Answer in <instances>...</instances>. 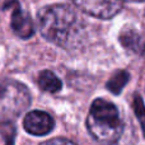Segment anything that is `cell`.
Segmentation results:
<instances>
[{"label": "cell", "mask_w": 145, "mask_h": 145, "mask_svg": "<svg viewBox=\"0 0 145 145\" xmlns=\"http://www.w3.org/2000/svg\"><path fill=\"white\" fill-rule=\"evenodd\" d=\"M37 83H38V87H40L43 92H48V93H56L63 87L61 80L50 70L41 71L40 75H38Z\"/></svg>", "instance_id": "ba28073f"}, {"label": "cell", "mask_w": 145, "mask_h": 145, "mask_svg": "<svg viewBox=\"0 0 145 145\" xmlns=\"http://www.w3.org/2000/svg\"><path fill=\"white\" fill-rule=\"evenodd\" d=\"M130 79V74L125 70H118L111 76V79L107 83V88L113 94H120Z\"/></svg>", "instance_id": "9c48e42d"}, {"label": "cell", "mask_w": 145, "mask_h": 145, "mask_svg": "<svg viewBox=\"0 0 145 145\" xmlns=\"http://www.w3.org/2000/svg\"><path fill=\"white\" fill-rule=\"evenodd\" d=\"M31 105L29 90L19 82L0 79V123H9Z\"/></svg>", "instance_id": "3957f363"}, {"label": "cell", "mask_w": 145, "mask_h": 145, "mask_svg": "<svg viewBox=\"0 0 145 145\" xmlns=\"http://www.w3.org/2000/svg\"><path fill=\"white\" fill-rule=\"evenodd\" d=\"M12 4L14 5L12 13V22H10L13 32L20 38H29L35 33V24L32 18L28 13L23 12L18 1H13Z\"/></svg>", "instance_id": "8992f818"}, {"label": "cell", "mask_w": 145, "mask_h": 145, "mask_svg": "<svg viewBox=\"0 0 145 145\" xmlns=\"http://www.w3.org/2000/svg\"><path fill=\"white\" fill-rule=\"evenodd\" d=\"M24 130L31 135L43 136L54 130V118L43 111H31L25 115L23 120Z\"/></svg>", "instance_id": "5b68a950"}, {"label": "cell", "mask_w": 145, "mask_h": 145, "mask_svg": "<svg viewBox=\"0 0 145 145\" xmlns=\"http://www.w3.org/2000/svg\"><path fill=\"white\" fill-rule=\"evenodd\" d=\"M79 9L88 13L89 15L101 18V19H111L122 8L120 0H71Z\"/></svg>", "instance_id": "277c9868"}, {"label": "cell", "mask_w": 145, "mask_h": 145, "mask_svg": "<svg viewBox=\"0 0 145 145\" xmlns=\"http://www.w3.org/2000/svg\"><path fill=\"white\" fill-rule=\"evenodd\" d=\"M134 112H135V116L138 117L139 122H140L141 130H143V134L145 136V105L143 102V98L140 95H135L134 97Z\"/></svg>", "instance_id": "30bf717a"}, {"label": "cell", "mask_w": 145, "mask_h": 145, "mask_svg": "<svg viewBox=\"0 0 145 145\" xmlns=\"http://www.w3.org/2000/svg\"><path fill=\"white\" fill-rule=\"evenodd\" d=\"M120 1H122V0H120ZM127 1H145V0H127Z\"/></svg>", "instance_id": "7c38bea8"}, {"label": "cell", "mask_w": 145, "mask_h": 145, "mask_svg": "<svg viewBox=\"0 0 145 145\" xmlns=\"http://www.w3.org/2000/svg\"><path fill=\"white\" fill-rule=\"evenodd\" d=\"M40 145H76V144L72 143L71 140H68V139L56 138V139H51V140L45 141V143H42Z\"/></svg>", "instance_id": "8fae6325"}, {"label": "cell", "mask_w": 145, "mask_h": 145, "mask_svg": "<svg viewBox=\"0 0 145 145\" xmlns=\"http://www.w3.org/2000/svg\"><path fill=\"white\" fill-rule=\"evenodd\" d=\"M87 127L93 139L101 145H116L125 131L117 107L102 98L95 99L90 106Z\"/></svg>", "instance_id": "7a4b0ae2"}, {"label": "cell", "mask_w": 145, "mask_h": 145, "mask_svg": "<svg viewBox=\"0 0 145 145\" xmlns=\"http://www.w3.org/2000/svg\"><path fill=\"white\" fill-rule=\"evenodd\" d=\"M38 25L43 37L60 47H76L83 40V23L69 5L52 4L42 8L38 13Z\"/></svg>", "instance_id": "6da1fadb"}, {"label": "cell", "mask_w": 145, "mask_h": 145, "mask_svg": "<svg viewBox=\"0 0 145 145\" xmlns=\"http://www.w3.org/2000/svg\"><path fill=\"white\" fill-rule=\"evenodd\" d=\"M118 40H120L121 45L131 52L139 54V55L145 52V40L141 36V33L135 28L125 27L120 32Z\"/></svg>", "instance_id": "52a82bcc"}]
</instances>
